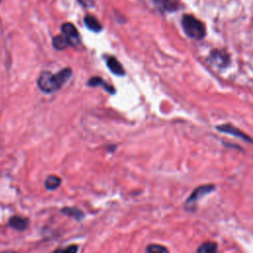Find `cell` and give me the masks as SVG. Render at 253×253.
<instances>
[{
  "mask_svg": "<svg viewBox=\"0 0 253 253\" xmlns=\"http://www.w3.org/2000/svg\"><path fill=\"white\" fill-rule=\"evenodd\" d=\"M71 74L72 71L70 68H64L56 74L49 71H43L38 79V85L43 92L51 93L61 88L62 85L70 78Z\"/></svg>",
  "mask_w": 253,
  "mask_h": 253,
  "instance_id": "cell-1",
  "label": "cell"
},
{
  "mask_svg": "<svg viewBox=\"0 0 253 253\" xmlns=\"http://www.w3.org/2000/svg\"><path fill=\"white\" fill-rule=\"evenodd\" d=\"M182 25L185 33L193 39H203L205 37V26L197 18L192 15H185L182 19Z\"/></svg>",
  "mask_w": 253,
  "mask_h": 253,
  "instance_id": "cell-2",
  "label": "cell"
},
{
  "mask_svg": "<svg viewBox=\"0 0 253 253\" xmlns=\"http://www.w3.org/2000/svg\"><path fill=\"white\" fill-rule=\"evenodd\" d=\"M61 31H62V35L66 38L69 44L77 45L80 43L81 39H80L79 32L71 23H64L61 26Z\"/></svg>",
  "mask_w": 253,
  "mask_h": 253,
  "instance_id": "cell-3",
  "label": "cell"
},
{
  "mask_svg": "<svg viewBox=\"0 0 253 253\" xmlns=\"http://www.w3.org/2000/svg\"><path fill=\"white\" fill-rule=\"evenodd\" d=\"M214 189V186L212 185H203V186H200L198 188H196L193 193L191 194V196L188 198L187 200V206L189 205H192V204H195L198 200H200L203 196L205 195H208L209 193L212 192Z\"/></svg>",
  "mask_w": 253,
  "mask_h": 253,
  "instance_id": "cell-4",
  "label": "cell"
},
{
  "mask_svg": "<svg viewBox=\"0 0 253 253\" xmlns=\"http://www.w3.org/2000/svg\"><path fill=\"white\" fill-rule=\"evenodd\" d=\"M154 2L160 10L167 12L174 11L179 6L178 0H154Z\"/></svg>",
  "mask_w": 253,
  "mask_h": 253,
  "instance_id": "cell-5",
  "label": "cell"
},
{
  "mask_svg": "<svg viewBox=\"0 0 253 253\" xmlns=\"http://www.w3.org/2000/svg\"><path fill=\"white\" fill-rule=\"evenodd\" d=\"M9 225L16 230H25L28 226V220L22 216H13L9 220Z\"/></svg>",
  "mask_w": 253,
  "mask_h": 253,
  "instance_id": "cell-6",
  "label": "cell"
},
{
  "mask_svg": "<svg viewBox=\"0 0 253 253\" xmlns=\"http://www.w3.org/2000/svg\"><path fill=\"white\" fill-rule=\"evenodd\" d=\"M107 65L113 73H115L117 75H124L125 74V70H124L122 64L119 62V60L117 58L109 57L107 59Z\"/></svg>",
  "mask_w": 253,
  "mask_h": 253,
  "instance_id": "cell-7",
  "label": "cell"
},
{
  "mask_svg": "<svg viewBox=\"0 0 253 253\" xmlns=\"http://www.w3.org/2000/svg\"><path fill=\"white\" fill-rule=\"evenodd\" d=\"M84 23H85L86 27L93 32H100L102 30V25L94 16L87 15L84 18Z\"/></svg>",
  "mask_w": 253,
  "mask_h": 253,
  "instance_id": "cell-8",
  "label": "cell"
},
{
  "mask_svg": "<svg viewBox=\"0 0 253 253\" xmlns=\"http://www.w3.org/2000/svg\"><path fill=\"white\" fill-rule=\"evenodd\" d=\"M217 245L213 241H207L202 243L197 249L196 253H215Z\"/></svg>",
  "mask_w": 253,
  "mask_h": 253,
  "instance_id": "cell-9",
  "label": "cell"
},
{
  "mask_svg": "<svg viewBox=\"0 0 253 253\" xmlns=\"http://www.w3.org/2000/svg\"><path fill=\"white\" fill-rule=\"evenodd\" d=\"M52 44L56 49H64L69 45V42L63 35H58L52 39Z\"/></svg>",
  "mask_w": 253,
  "mask_h": 253,
  "instance_id": "cell-10",
  "label": "cell"
},
{
  "mask_svg": "<svg viewBox=\"0 0 253 253\" xmlns=\"http://www.w3.org/2000/svg\"><path fill=\"white\" fill-rule=\"evenodd\" d=\"M88 85H90V86H99V85H102V86H104V88H105L108 92L115 93L114 88H113L112 86H109V85H108L102 78H100V77H93V78H91V79L89 80V82H88Z\"/></svg>",
  "mask_w": 253,
  "mask_h": 253,
  "instance_id": "cell-11",
  "label": "cell"
},
{
  "mask_svg": "<svg viewBox=\"0 0 253 253\" xmlns=\"http://www.w3.org/2000/svg\"><path fill=\"white\" fill-rule=\"evenodd\" d=\"M60 178H58L57 176H54V175H51V176H48L45 180V187L49 190H54L56 189L59 185H60Z\"/></svg>",
  "mask_w": 253,
  "mask_h": 253,
  "instance_id": "cell-12",
  "label": "cell"
},
{
  "mask_svg": "<svg viewBox=\"0 0 253 253\" xmlns=\"http://www.w3.org/2000/svg\"><path fill=\"white\" fill-rule=\"evenodd\" d=\"M146 253H168V250L160 244H149L146 248Z\"/></svg>",
  "mask_w": 253,
  "mask_h": 253,
  "instance_id": "cell-13",
  "label": "cell"
},
{
  "mask_svg": "<svg viewBox=\"0 0 253 253\" xmlns=\"http://www.w3.org/2000/svg\"><path fill=\"white\" fill-rule=\"evenodd\" d=\"M62 212H64L65 214L71 215V216L75 217L76 219H80L83 216V212L75 208H65L62 210Z\"/></svg>",
  "mask_w": 253,
  "mask_h": 253,
  "instance_id": "cell-14",
  "label": "cell"
},
{
  "mask_svg": "<svg viewBox=\"0 0 253 253\" xmlns=\"http://www.w3.org/2000/svg\"><path fill=\"white\" fill-rule=\"evenodd\" d=\"M212 60L218 65H224L227 62L226 57H223V54L221 52H212Z\"/></svg>",
  "mask_w": 253,
  "mask_h": 253,
  "instance_id": "cell-15",
  "label": "cell"
},
{
  "mask_svg": "<svg viewBox=\"0 0 253 253\" xmlns=\"http://www.w3.org/2000/svg\"><path fill=\"white\" fill-rule=\"evenodd\" d=\"M77 250H78L77 245L72 244V245H69L64 248H58V249L54 250L52 253H77Z\"/></svg>",
  "mask_w": 253,
  "mask_h": 253,
  "instance_id": "cell-16",
  "label": "cell"
},
{
  "mask_svg": "<svg viewBox=\"0 0 253 253\" xmlns=\"http://www.w3.org/2000/svg\"><path fill=\"white\" fill-rule=\"evenodd\" d=\"M219 129H221L222 131H226V132H230V133H234L235 135H238V136H241V137H243L244 139H248V137L246 136V135H244L242 132H240L238 129H236V128H233V127H231V126H219L218 127Z\"/></svg>",
  "mask_w": 253,
  "mask_h": 253,
  "instance_id": "cell-17",
  "label": "cell"
},
{
  "mask_svg": "<svg viewBox=\"0 0 253 253\" xmlns=\"http://www.w3.org/2000/svg\"><path fill=\"white\" fill-rule=\"evenodd\" d=\"M1 253H16L15 251H11V250H7V251H3Z\"/></svg>",
  "mask_w": 253,
  "mask_h": 253,
  "instance_id": "cell-18",
  "label": "cell"
}]
</instances>
